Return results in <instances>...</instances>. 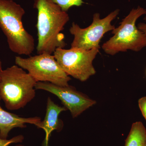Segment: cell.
Masks as SVG:
<instances>
[{"mask_svg": "<svg viewBox=\"0 0 146 146\" xmlns=\"http://www.w3.org/2000/svg\"><path fill=\"white\" fill-rule=\"evenodd\" d=\"M33 7L37 11V54H52L56 49L64 48L66 44L61 32L70 20L67 12L52 0H34Z\"/></svg>", "mask_w": 146, "mask_h": 146, "instance_id": "6da1fadb", "label": "cell"}, {"mask_svg": "<svg viewBox=\"0 0 146 146\" xmlns=\"http://www.w3.org/2000/svg\"><path fill=\"white\" fill-rule=\"evenodd\" d=\"M24 9L13 0H0V28L11 50L18 55H30L35 49L34 37L24 28Z\"/></svg>", "mask_w": 146, "mask_h": 146, "instance_id": "7a4b0ae2", "label": "cell"}, {"mask_svg": "<svg viewBox=\"0 0 146 146\" xmlns=\"http://www.w3.org/2000/svg\"><path fill=\"white\" fill-rule=\"evenodd\" d=\"M36 82L17 65L3 70L0 76V96L7 109L23 108L34 98Z\"/></svg>", "mask_w": 146, "mask_h": 146, "instance_id": "3957f363", "label": "cell"}, {"mask_svg": "<svg viewBox=\"0 0 146 146\" xmlns=\"http://www.w3.org/2000/svg\"><path fill=\"white\" fill-rule=\"evenodd\" d=\"M146 14V9L140 6L131 9L118 27L112 31L113 36L102 46L104 52L115 55L128 50L139 52L146 47V36L136 26L138 18Z\"/></svg>", "mask_w": 146, "mask_h": 146, "instance_id": "277c9868", "label": "cell"}, {"mask_svg": "<svg viewBox=\"0 0 146 146\" xmlns=\"http://www.w3.org/2000/svg\"><path fill=\"white\" fill-rule=\"evenodd\" d=\"M15 61L16 65L28 71L36 82L69 86L70 77L61 68L53 54L43 53L27 58L16 56Z\"/></svg>", "mask_w": 146, "mask_h": 146, "instance_id": "5b68a950", "label": "cell"}, {"mask_svg": "<svg viewBox=\"0 0 146 146\" xmlns=\"http://www.w3.org/2000/svg\"><path fill=\"white\" fill-rule=\"evenodd\" d=\"M116 9L104 18H101L99 13H94L93 22L90 26L82 28L78 24L72 23L70 32L74 36L71 48L84 50L100 49V42L106 33L112 31L115 27L111 23L119 13Z\"/></svg>", "mask_w": 146, "mask_h": 146, "instance_id": "8992f818", "label": "cell"}, {"mask_svg": "<svg viewBox=\"0 0 146 146\" xmlns=\"http://www.w3.org/2000/svg\"><path fill=\"white\" fill-rule=\"evenodd\" d=\"M98 49L84 50L57 48L54 52L56 60L68 76L81 82L86 81L96 73L93 62Z\"/></svg>", "mask_w": 146, "mask_h": 146, "instance_id": "52a82bcc", "label": "cell"}, {"mask_svg": "<svg viewBox=\"0 0 146 146\" xmlns=\"http://www.w3.org/2000/svg\"><path fill=\"white\" fill-rule=\"evenodd\" d=\"M35 89L44 90L57 97L74 118L78 117L96 103L69 85L60 86L49 82H38L35 85Z\"/></svg>", "mask_w": 146, "mask_h": 146, "instance_id": "ba28073f", "label": "cell"}, {"mask_svg": "<svg viewBox=\"0 0 146 146\" xmlns=\"http://www.w3.org/2000/svg\"><path fill=\"white\" fill-rule=\"evenodd\" d=\"M67 110L64 106L61 107L54 103L50 97L48 98L44 119L36 125L39 128L44 129L46 133L44 146H48L50 136L53 131H58L61 130L63 123L59 119V116L61 112Z\"/></svg>", "mask_w": 146, "mask_h": 146, "instance_id": "9c48e42d", "label": "cell"}, {"mask_svg": "<svg viewBox=\"0 0 146 146\" xmlns=\"http://www.w3.org/2000/svg\"><path fill=\"white\" fill-rule=\"evenodd\" d=\"M1 100L0 96V101ZM41 121V118L38 117H21L16 114L5 111L0 105V138L7 139L9 132L15 128L26 127V123L36 125Z\"/></svg>", "mask_w": 146, "mask_h": 146, "instance_id": "30bf717a", "label": "cell"}, {"mask_svg": "<svg viewBox=\"0 0 146 146\" xmlns=\"http://www.w3.org/2000/svg\"><path fill=\"white\" fill-rule=\"evenodd\" d=\"M146 143L145 128L141 122L133 123L125 146H145Z\"/></svg>", "mask_w": 146, "mask_h": 146, "instance_id": "8fae6325", "label": "cell"}, {"mask_svg": "<svg viewBox=\"0 0 146 146\" xmlns=\"http://www.w3.org/2000/svg\"><path fill=\"white\" fill-rule=\"evenodd\" d=\"M59 6L62 10L67 12L73 7H80L84 3L83 0H52Z\"/></svg>", "mask_w": 146, "mask_h": 146, "instance_id": "7c38bea8", "label": "cell"}, {"mask_svg": "<svg viewBox=\"0 0 146 146\" xmlns=\"http://www.w3.org/2000/svg\"><path fill=\"white\" fill-rule=\"evenodd\" d=\"M24 138V136L23 135L15 136L9 140L0 138V146H8L11 144L22 143L23 141Z\"/></svg>", "mask_w": 146, "mask_h": 146, "instance_id": "4fadbf2b", "label": "cell"}, {"mask_svg": "<svg viewBox=\"0 0 146 146\" xmlns=\"http://www.w3.org/2000/svg\"><path fill=\"white\" fill-rule=\"evenodd\" d=\"M139 108L146 120V97L141 98L138 101Z\"/></svg>", "mask_w": 146, "mask_h": 146, "instance_id": "5bb4252c", "label": "cell"}, {"mask_svg": "<svg viewBox=\"0 0 146 146\" xmlns=\"http://www.w3.org/2000/svg\"><path fill=\"white\" fill-rule=\"evenodd\" d=\"M144 19L145 21V23H140L138 24L137 27L140 31L143 33L146 36V16H145Z\"/></svg>", "mask_w": 146, "mask_h": 146, "instance_id": "9a60e30c", "label": "cell"}, {"mask_svg": "<svg viewBox=\"0 0 146 146\" xmlns=\"http://www.w3.org/2000/svg\"><path fill=\"white\" fill-rule=\"evenodd\" d=\"M2 62L0 60V76H1V73L2 71Z\"/></svg>", "mask_w": 146, "mask_h": 146, "instance_id": "2e32d148", "label": "cell"}, {"mask_svg": "<svg viewBox=\"0 0 146 146\" xmlns=\"http://www.w3.org/2000/svg\"><path fill=\"white\" fill-rule=\"evenodd\" d=\"M16 146H24L23 145H16Z\"/></svg>", "mask_w": 146, "mask_h": 146, "instance_id": "e0dca14e", "label": "cell"}, {"mask_svg": "<svg viewBox=\"0 0 146 146\" xmlns=\"http://www.w3.org/2000/svg\"><path fill=\"white\" fill-rule=\"evenodd\" d=\"M145 146H146V143L145 145Z\"/></svg>", "mask_w": 146, "mask_h": 146, "instance_id": "ac0fdd59", "label": "cell"}]
</instances>
